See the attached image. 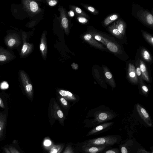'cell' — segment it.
Segmentation results:
<instances>
[{"label": "cell", "mask_w": 153, "mask_h": 153, "mask_svg": "<svg viewBox=\"0 0 153 153\" xmlns=\"http://www.w3.org/2000/svg\"><path fill=\"white\" fill-rule=\"evenodd\" d=\"M110 118V116L105 113L100 114L92 122L94 124H98L101 123L106 121Z\"/></svg>", "instance_id": "10"}, {"label": "cell", "mask_w": 153, "mask_h": 153, "mask_svg": "<svg viewBox=\"0 0 153 153\" xmlns=\"http://www.w3.org/2000/svg\"><path fill=\"white\" fill-rule=\"evenodd\" d=\"M106 46L111 51L114 53L118 52V49L117 46L114 43L109 42L107 43Z\"/></svg>", "instance_id": "19"}, {"label": "cell", "mask_w": 153, "mask_h": 153, "mask_svg": "<svg viewBox=\"0 0 153 153\" xmlns=\"http://www.w3.org/2000/svg\"><path fill=\"white\" fill-rule=\"evenodd\" d=\"M63 146L61 145H54L51 149L49 153H60L62 151Z\"/></svg>", "instance_id": "21"}, {"label": "cell", "mask_w": 153, "mask_h": 153, "mask_svg": "<svg viewBox=\"0 0 153 153\" xmlns=\"http://www.w3.org/2000/svg\"><path fill=\"white\" fill-rule=\"evenodd\" d=\"M27 46L26 44L24 45L22 49V53H25L27 51Z\"/></svg>", "instance_id": "35"}, {"label": "cell", "mask_w": 153, "mask_h": 153, "mask_svg": "<svg viewBox=\"0 0 153 153\" xmlns=\"http://www.w3.org/2000/svg\"><path fill=\"white\" fill-rule=\"evenodd\" d=\"M62 24L63 27L67 28L68 26V19L66 17L63 18L62 20Z\"/></svg>", "instance_id": "26"}, {"label": "cell", "mask_w": 153, "mask_h": 153, "mask_svg": "<svg viewBox=\"0 0 153 153\" xmlns=\"http://www.w3.org/2000/svg\"><path fill=\"white\" fill-rule=\"evenodd\" d=\"M57 93L60 96L65 98L67 100L75 101L77 99L75 96L71 92L64 89H59Z\"/></svg>", "instance_id": "7"}, {"label": "cell", "mask_w": 153, "mask_h": 153, "mask_svg": "<svg viewBox=\"0 0 153 153\" xmlns=\"http://www.w3.org/2000/svg\"><path fill=\"white\" fill-rule=\"evenodd\" d=\"M0 106L2 108H4V106L2 99L0 98Z\"/></svg>", "instance_id": "41"}, {"label": "cell", "mask_w": 153, "mask_h": 153, "mask_svg": "<svg viewBox=\"0 0 153 153\" xmlns=\"http://www.w3.org/2000/svg\"><path fill=\"white\" fill-rule=\"evenodd\" d=\"M88 9L89 11L92 12L98 13V12H96L95 9L92 7L89 6L88 7Z\"/></svg>", "instance_id": "37"}, {"label": "cell", "mask_w": 153, "mask_h": 153, "mask_svg": "<svg viewBox=\"0 0 153 153\" xmlns=\"http://www.w3.org/2000/svg\"><path fill=\"white\" fill-rule=\"evenodd\" d=\"M132 145L131 141H128L125 143L120 146L121 153H129L131 147Z\"/></svg>", "instance_id": "14"}, {"label": "cell", "mask_w": 153, "mask_h": 153, "mask_svg": "<svg viewBox=\"0 0 153 153\" xmlns=\"http://www.w3.org/2000/svg\"><path fill=\"white\" fill-rule=\"evenodd\" d=\"M7 59L6 56L3 55H0V61H3Z\"/></svg>", "instance_id": "38"}, {"label": "cell", "mask_w": 153, "mask_h": 153, "mask_svg": "<svg viewBox=\"0 0 153 153\" xmlns=\"http://www.w3.org/2000/svg\"><path fill=\"white\" fill-rule=\"evenodd\" d=\"M76 11L77 13H80L82 12L81 10L78 7H76Z\"/></svg>", "instance_id": "42"}, {"label": "cell", "mask_w": 153, "mask_h": 153, "mask_svg": "<svg viewBox=\"0 0 153 153\" xmlns=\"http://www.w3.org/2000/svg\"><path fill=\"white\" fill-rule=\"evenodd\" d=\"M143 34L146 40L152 45H153V37L151 35L145 32H143Z\"/></svg>", "instance_id": "22"}, {"label": "cell", "mask_w": 153, "mask_h": 153, "mask_svg": "<svg viewBox=\"0 0 153 153\" xmlns=\"http://www.w3.org/2000/svg\"><path fill=\"white\" fill-rule=\"evenodd\" d=\"M92 36L94 39L101 42L105 46L110 42L108 39L97 33H94Z\"/></svg>", "instance_id": "17"}, {"label": "cell", "mask_w": 153, "mask_h": 153, "mask_svg": "<svg viewBox=\"0 0 153 153\" xmlns=\"http://www.w3.org/2000/svg\"><path fill=\"white\" fill-rule=\"evenodd\" d=\"M119 139L116 135H108L93 138L86 141L84 145L105 146H107L118 143Z\"/></svg>", "instance_id": "1"}, {"label": "cell", "mask_w": 153, "mask_h": 153, "mask_svg": "<svg viewBox=\"0 0 153 153\" xmlns=\"http://www.w3.org/2000/svg\"><path fill=\"white\" fill-rule=\"evenodd\" d=\"M136 153H153V152H149L146 150L143 149H138Z\"/></svg>", "instance_id": "32"}, {"label": "cell", "mask_w": 153, "mask_h": 153, "mask_svg": "<svg viewBox=\"0 0 153 153\" xmlns=\"http://www.w3.org/2000/svg\"><path fill=\"white\" fill-rule=\"evenodd\" d=\"M141 55L143 59L147 62H150L152 60V58L149 52L145 49L142 50Z\"/></svg>", "instance_id": "20"}, {"label": "cell", "mask_w": 153, "mask_h": 153, "mask_svg": "<svg viewBox=\"0 0 153 153\" xmlns=\"http://www.w3.org/2000/svg\"><path fill=\"white\" fill-rule=\"evenodd\" d=\"M139 68L140 70L143 78L145 80L149 81V78L146 67L144 63L141 60L140 61Z\"/></svg>", "instance_id": "12"}, {"label": "cell", "mask_w": 153, "mask_h": 153, "mask_svg": "<svg viewBox=\"0 0 153 153\" xmlns=\"http://www.w3.org/2000/svg\"><path fill=\"white\" fill-rule=\"evenodd\" d=\"M128 76L129 79L132 82L136 83L137 82V78L135 68L132 64L129 63L128 69Z\"/></svg>", "instance_id": "8"}, {"label": "cell", "mask_w": 153, "mask_h": 153, "mask_svg": "<svg viewBox=\"0 0 153 153\" xmlns=\"http://www.w3.org/2000/svg\"><path fill=\"white\" fill-rule=\"evenodd\" d=\"M141 19L145 23L150 26L153 25V16L152 15L148 12H143L142 14Z\"/></svg>", "instance_id": "11"}, {"label": "cell", "mask_w": 153, "mask_h": 153, "mask_svg": "<svg viewBox=\"0 0 153 153\" xmlns=\"http://www.w3.org/2000/svg\"><path fill=\"white\" fill-rule=\"evenodd\" d=\"M59 100L61 104L64 108H68L69 104L66 99L62 97L59 96Z\"/></svg>", "instance_id": "24"}, {"label": "cell", "mask_w": 153, "mask_h": 153, "mask_svg": "<svg viewBox=\"0 0 153 153\" xmlns=\"http://www.w3.org/2000/svg\"><path fill=\"white\" fill-rule=\"evenodd\" d=\"M109 31L115 36L121 39L123 36L120 34L115 26V23L110 26L108 28Z\"/></svg>", "instance_id": "13"}, {"label": "cell", "mask_w": 153, "mask_h": 153, "mask_svg": "<svg viewBox=\"0 0 153 153\" xmlns=\"http://www.w3.org/2000/svg\"><path fill=\"white\" fill-rule=\"evenodd\" d=\"M11 153H20L15 148L12 146H10L8 149Z\"/></svg>", "instance_id": "30"}, {"label": "cell", "mask_w": 153, "mask_h": 153, "mask_svg": "<svg viewBox=\"0 0 153 153\" xmlns=\"http://www.w3.org/2000/svg\"><path fill=\"white\" fill-rule=\"evenodd\" d=\"M136 73L138 76H140L141 74V73L139 67H137L135 69Z\"/></svg>", "instance_id": "33"}, {"label": "cell", "mask_w": 153, "mask_h": 153, "mask_svg": "<svg viewBox=\"0 0 153 153\" xmlns=\"http://www.w3.org/2000/svg\"><path fill=\"white\" fill-rule=\"evenodd\" d=\"M103 153H119L118 149L114 148L104 151Z\"/></svg>", "instance_id": "27"}, {"label": "cell", "mask_w": 153, "mask_h": 153, "mask_svg": "<svg viewBox=\"0 0 153 153\" xmlns=\"http://www.w3.org/2000/svg\"><path fill=\"white\" fill-rule=\"evenodd\" d=\"M6 120L5 115L0 114V139L2 137L3 134Z\"/></svg>", "instance_id": "16"}, {"label": "cell", "mask_w": 153, "mask_h": 153, "mask_svg": "<svg viewBox=\"0 0 153 153\" xmlns=\"http://www.w3.org/2000/svg\"><path fill=\"white\" fill-rule=\"evenodd\" d=\"M52 142L49 139H45L43 142L44 146L46 147L50 146L52 144Z\"/></svg>", "instance_id": "28"}, {"label": "cell", "mask_w": 153, "mask_h": 153, "mask_svg": "<svg viewBox=\"0 0 153 153\" xmlns=\"http://www.w3.org/2000/svg\"><path fill=\"white\" fill-rule=\"evenodd\" d=\"M20 77L25 91L28 96L32 99L33 97V89L32 84L27 75L23 71L20 72Z\"/></svg>", "instance_id": "2"}, {"label": "cell", "mask_w": 153, "mask_h": 153, "mask_svg": "<svg viewBox=\"0 0 153 153\" xmlns=\"http://www.w3.org/2000/svg\"><path fill=\"white\" fill-rule=\"evenodd\" d=\"M115 25L119 31L123 36L125 35L126 29V25L124 22L121 20H118L115 23Z\"/></svg>", "instance_id": "15"}, {"label": "cell", "mask_w": 153, "mask_h": 153, "mask_svg": "<svg viewBox=\"0 0 153 153\" xmlns=\"http://www.w3.org/2000/svg\"><path fill=\"white\" fill-rule=\"evenodd\" d=\"M142 89L143 90L146 92H148V89L147 87L145 85H143L142 86Z\"/></svg>", "instance_id": "39"}, {"label": "cell", "mask_w": 153, "mask_h": 153, "mask_svg": "<svg viewBox=\"0 0 153 153\" xmlns=\"http://www.w3.org/2000/svg\"><path fill=\"white\" fill-rule=\"evenodd\" d=\"M70 14L71 16H73L74 15V13L73 11H71V12H70Z\"/></svg>", "instance_id": "44"}, {"label": "cell", "mask_w": 153, "mask_h": 153, "mask_svg": "<svg viewBox=\"0 0 153 153\" xmlns=\"http://www.w3.org/2000/svg\"><path fill=\"white\" fill-rule=\"evenodd\" d=\"M105 74L106 78L109 82H113L112 75L105 68H104Z\"/></svg>", "instance_id": "23"}, {"label": "cell", "mask_w": 153, "mask_h": 153, "mask_svg": "<svg viewBox=\"0 0 153 153\" xmlns=\"http://www.w3.org/2000/svg\"><path fill=\"white\" fill-rule=\"evenodd\" d=\"M137 111L144 121L149 126L152 127V122L148 113L146 110L139 104L137 106Z\"/></svg>", "instance_id": "4"}, {"label": "cell", "mask_w": 153, "mask_h": 153, "mask_svg": "<svg viewBox=\"0 0 153 153\" xmlns=\"http://www.w3.org/2000/svg\"><path fill=\"white\" fill-rule=\"evenodd\" d=\"M57 4V1L55 0H51L49 2V4L51 6H53Z\"/></svg>", "instance_id": "36"}, {"label": "cell", "mask_w": 153, "mask_h": 153, "mask_svg": "<svg viewBox=\"0 0 153 153\" xmlns=\"http://www.w3.org/2000/svg\"><path fill=\"white\" fill-rule=\"evenodd\" d=\"M118 18V15L116 14L111 15L105 19L104 21V24L105 26H107L117 19Z\"/></svg>", "instance_id": "18"}, {"label": "cell", "mask_w": 153, "mask_h": 153, "mask_svg": "<svg viewBox=\"0 0 153 153\" xmlns=\"http://www.w3.org/2000/svg\"><path fill=\"white\" fill-rule=\"evenodd\" d=\"M112 122L105 123L99 125L94 127L87 134V136L99 134L101 132L107 129L112 124Z\"/></svg>", "instance_id": "5"}, {"label": "cell", "mask_w": 153, "mask_h": 153, "mask_svg": "<svg viewBox=\"0 0 153 153\" xmlns=\"http://www.w3.org/2000/svg\"><path fill=\"white\" fill-rule=\"evenodd\" d=\"M45 48V45L43 43H41L40 45V49L42 51H43Z\"/></svg>", "instance_id": "40"}, {"label": "cell", "mask_w": 153, "mask_h": 153, "mask_svg": "<svg viewBox=\"0 0 153 153\" xmlns=\"http://www.w3.org/2000/svg\"><path fill=\"white\" fill-rule=\"evenodd\" d=\"M15 43V40L13 39H11L9 40L8 44L9 46L12 47L14 45Z\"/></svg>", "instance_id": "31"}, {"label": "cell", "mask_w": 153, "mask_h": 153, "mask_svg": "<svg viewBox=\"0 0 153 153\" xmlns=\"http://www.w3.org/2000/svg\"><path fill=\"white\" fill-rule=\"evenodd\" d=\"M63 153H74L73 150L71 146H67Z\"/></svg>", "instance_id": "29"}, {"label": "cell", "mask_w": 153, "mask_h": 153, "mask_svg": "<svg viewBox=\"0 0 153 153\" xmlns=\"http://www.w3.org/2000/svg\"><path fill=\"white\" fill-rule=\"evenodd\" d=\"M79 21L81 23H86L88 21V20L84 17H80L79 19Z\"/></svg>", "instance_id": "34"}, {"label": "cell", "mask_w": 153, "mask_h": 153, "mask_svg": "<svg viewBox=\"0 0 153 153\" xmlns=\"http://www.w3.org/2000/svg\"><path fill=\"white\" fill-rule=\"evenodd\" d=\"M54 106L52 109L51 115L54 117L58 119L61 121H63L65 118L64 113L58 106L57 104L55 102L54 103Z\"/></svg>", "instance_id": "6"}, {"label": "cell", "mask_w": 153, "mask_h": 153, "mask_svg": "<svg viewBox=\"0 0 153 153\" xmlns=\"http://www.w3.org/2000/svg\"><path fill=\"white\" fill-rule=\"evenodd\" d=\"M4 150L5 153H11L9 149L6 147L4 148Z\"/></svg>", "instance_id": "43"}, {"label": "cell", "mask_w": 153, "mask_h": 153, "mask_svg": "<svg viewBox=\"0 0 153 153\" xmlns=\"http://www.w3.org/2000/svg\"><path fill=\"white\" fill-rule=\"evenodd\" d=\"M107 147L105 146L84 145L82 149L86 153H100L104 150Z\"/></svg>", "instance_id": "3"}, {"label": "cell", "mask_w": 153, "mask_h": 153, "mask_svg": "<svg viewBox=\"0 0 153 153\" xmlns=\"http://www.w3.org/2000/svg\"><path fill=\"white\" fill-rule=\"evenodd\" d=\"M30 10L33 12H35L37 10L38 6L36 2L34 1H31L30 3Z\"/></svg>", "instance_id": "25"}, {"label": "cell", "mask_w": 153, "mask_h": 153, "mask_svg": "<svg viewBox=\"0 0 153 153\" xmlns=\"http://www.w3.org/2000/svg\"><path fill=\"white\" fill-rule=\"evenodd\" d=\"M84 39L88 41L93 46L100 49H105L103 46L97 41L93 37L92 35L89 34L85 35L84 36Z\"/></svg>", "instance_id": "9"}]
</instances>
